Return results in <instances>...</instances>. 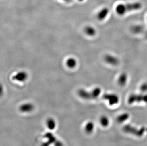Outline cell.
<instances>
[{"label": "cell", "mask_w": 147, "mask_h": 146, "mask_svg": "<svg viewBox=\"0 0 147 146\" xmlns=\"http://www.w3.org/2000/svg\"><path fill=\"white\" fill-rule=\"evenodd\" d=\"M141 7V4L138 3L126 4H119L116 7V11L119 15H123L128 11L139 10Z\"/></svg>", "instance_id": "6da1fadb"}, {"label": "cell", "mask_w": 147, "mask_h": 146, "mask_svg": "<svg viewBox=\"0 0 147 146\" xmlns=\"http://www.w3.org/2000/svg\"><path fill=\"white\" fill-rule=\"evenodd\" d=\"M101 90L99 87L94 88L90 92L87 91L84 89H80L78 91V95L84 100H93L98 98L101 94Z\"/></svg>", "instance_id": "7a4b0ae2"}, {"label": "cell", "mask_w": 147, "mask_h": 146, "mask_svg": "<svg viewBox=\"0 0 147 146\" xmlns=\"http://www.w3.org/2000/svg\"><path fill=\"white\" fill-rule=\"evenodd\" d=\"M136 102H144L147 103V94H132L128 99L129 103H133Z\"/></svg>", "instance_id": "3957f363"}, {"label": "cell", "mask_w": 147, "mask_h": 146, "mask_svg": "<svg viewBox=\"0 0 147 146\" xmlns=\"http://www.w3.org/2000/svg\"><path fill=\"white\" fill-rule=\"evenodd\" d=\"M103 99L108 102L110 105H114L118 104L119 102V98L118 95L113 94H106L103 95Z\"/></svg>", "instance_id": "277c9868"}, {"label": "cell", "mask_w": 147, "mask_h": 146, "mask_svg": "<svg viewBox=\"0 0 147 146\" xmlns=\"http://www.w3.org/2000/svg\"><path fill=\"white\" fill-rule=\"evenodd\" d=\"M34 109V106L32 103L27 102L23 103L19 106L20 112L22 113H30L33 112Z\"/></svg>", "instance_id": "5b68a950"}, {"label": "cell", "mask_w": 147, "mask_h": 146, "mask_svg": "<svg viewBox=\"0 0 147 146\" xmlns=\"http://www.w3.org/2000/svg\"><path fill=\"white\" fill-rule=\"evenodd\" d=\"M105 62L109 64L116 66L119 63V60L117 58L111 55H107L104 57Z\"/></svg>", "instance_id": "8992f818"}, {"label": "cell", "mask_w": 147, "mask_h": 146, "mask_svg": "<svg viewBox=\"0 0 147 146\" xmlns=\"http://www.w3.org/2000/svg\"><path fill=\"white\" fill-rule=\"evenodd\" d=\"M46 127L50 131H53L57 127V122L53 117H49L46 120Z\"/></svg>", "instance_id": "52a82bcc"}, {"label": "cell", "mask_w": 147, "mask_h": 146, "mask_svg": "<svg viewBox=\"0 0 147 146\" xmlns=\"http://www.w3.org/2000/svg\"><path fill=\"white\" fill-rule=\"evenodd\" d=\"M85 132L88 134H91L93 133L95 129V124L93 121H88L84 127Z\"/></svg>", "instance_id": "ba28073f"}, {"label": "cell", "mask_w": 147, "mask_h": 146, "mask_svg": "<svg viewBox=\"0 0 147 146\" xmlns=\"http://www.w3.org/2000/svg\"><path fill=\"white\" fill-rule=\"evenodd\" d=\"M27 78V74L24 72H20L13 76V79L20 82L24 81Z\"/></svg>", "instance_id": "9c48e42d"}, {"label": "cell", "mask_w": 147, "mask_h": 146, "mask_svg": "<svg viewBox=\"0 0 147 146\" xmlns=\"http://www.w3.org/2000/svg\"><path fill=\"white\" fill-rule=\"evenodd\" d=\"M99 121L101 126L104 128H107L110 125V119L108 116L106 115H102L100 116Z\"/></svg>", "instance_id": "30bf717a"}, {"label": "cell", "mask_w": 147, "mask_h": 146, "mask_svg": "<svg viewBox=\"0 0 147 146\" xmlns=\"http://www.w3.org/2000/svg\"><path fill=\"white\" fill-rule=\"evenodd\" d=\"M128 80V76L126 73H122L119 76L118 78V84L121 86H123L126 84Z\"/></svg>", "instance_id": "8fae6325"}, {"label": "cell", "mask_w": 147, "mask_h": 146, "mask_svg": "<svg viewBox=\"0 0 147 146\" xmlns=\"http://www.w3.org/2000/svg\"><path fill=\"white\" fill-rule=\"evenodd\" d=\"M109 10L107 8H104L100 10L97 14L98 19L100 21H102L105 19L108 14Z\"/></svg>", "instance_id": "7c38bea8"}, {"label": "cell", "mask_w": 147, "mask_h": 146, "mask_svg": "<svg viewBox=\"0 0 147 146\" xmlns=\"http://www.w3.org/2000/svg\"><path fill=\"white\" fill-rule=\"evenodd\" d=\"M45 138L47 139V141L51 145L52 144H53L56 142V141L58 139L57 138H56V137L51 132H47L45 134Z\"/></svg>", "instance_id": "4fadbf2b"}, {"label": "cell", "mask_w": 147, "mask_h": 146, "mask_svg": "<svg viewBox=\"0 0 147 146\" xmlns=\"http://www.w3.org/2000/svg\"><path fill=\"white\" fill-rule=\"evenodd\" d=\"M129 117V115L127 113H124L119 115L117 118V121L119 123H124L126 121Z\"/></svg>", "instance_id": "5bb4252c"}, {"label": "cell", "mask_w": 147, "mask_h": 146, "mask_svg": "<svg viewBox=\"0 0 147 146\" xmlns=\"http://www.w3.org/2000/svg\"><path fill=\"white\" fill-rule=\"evenodd\" d=\"M85 32L86 34L90 36H94L96 33V30L94 28L91 26L86 27L85 29Z\"/></svg>", "instance_id": "9a60e30c"}, {"label": "cell", "mask_w": 147, "mask_h": 146, "mask_svg": "<svg viewBox=\"0 0 147 146\" xmlns=\"http://www.w3.org/2000/svg\"><path fill=\"white\" fill-rule=\"evenodd\" d=\"M67 65L69 68H74L76 65V61L73 58H69L67 61Z\"/></svg>", "instance_id": "2e32d148"}, {"label": "cell", "mask_w": 147, "mask_h": 146, "mask_svg": "<svg viewBox=\"0 0 147 146\" xmlns=\"http://www.w3.org/2000/svg\"><path fill=\"white\" fill-rule=\"evenodd\" d=\"M142 30H143V27L139 25H136L132 28V31L135 33H140Z\"/></svg>", "instance_id": "e0dca14e"}, {"label": "cell", "mask_w": 147, "mask_h": 146, "mask_svg": "<svg viewBox=\"0 0 147 146\" xmlns=\"http://www.w3.org/2000/svg\"><path fill=\"white\" fill-rule=\"evenodd\" d=\"M140 90L143 92H145L147 91V83H144L142 84L140 86Z\"/></svg>", "instance_id": "ac0fdd59"}, {"label": "cell", "mask_w": 147, "mask_h": 146, "mask_svg": "<svg viewBox=\"0 0 147 146\" xmlns=\"http://www.w3.org/2000/svg\"><path fill=\"white\" fill-rule=\"evenodd\" d=\"M54 146H64V144L63 143V142L57 139L56 141V142L53 144Z\"/></svg>", "instance_id": "d6986e66"}, {"label": "cell", "mask_w": 147, "mask_h": 146, "mask_svg": "<svg viewBox=\"0 0 147 146\" xmlns=\"http://www.w3.org/2000/svg\"><path fill=\"white\" fill-rule=\"evenodd\" d=\"M3 94V88L1 84H0V97Z\"/></svg>", "instance_id": "ffe728a7"}, {"label": "cell", "mask_w": 147, "mask_h": 146, "mask_svg": "<svg viewBox=\"0 0 147 146\" xmlns=\"http://www.w3.org/2000/svg\"><path fill=\"white\" fill-rule=\"evenodd\" d=\"M51 144L48 142L47 141L46 142H43L41 144V146H50Z\"/></svg>", "instance_id": "44dd1931"}, {"label": "cell", "mask_w": 147, "mask_h": 146, "mask_svg": "<svg viewBox=\"0 0 147 146\" xmlns=\"http://www.w3.org/2000/svg\"><path fill=\"white\" fill-rule=\"evenodd\" d=\"M146 36H147V33H146Z\"/></svg>", "instance_id": "7402d4cb"}]
</instances>
